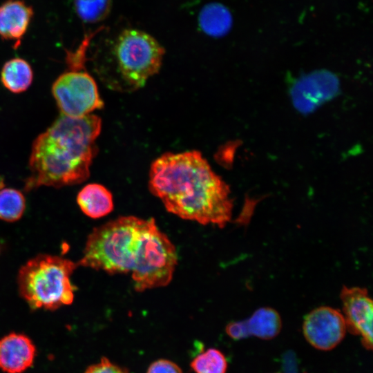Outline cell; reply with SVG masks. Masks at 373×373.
Masks as SVG:
<instances>
[{"instance_id":"1","label":"cell","mask_w":373,"mask_h":373,"mask_svg":"<svg viewBox=\"0 0 373 373\" xmlns=\"http://www.w3.org/2000/svg\"><path fill=\"white\" fill-rule=\"evenodd\" d=\"M149 188L167 211L182 219L222 228L231 218L229 186L200 151L158 157L150 168Z\"/></svg>"},{"instance_id":"2","label":"cell","mask_w":373,"mask_h":373,"mask_svg":"<svg viewBox=\"0 0 373 373\" xmlns=\"http://www.w3.org/2000/svg\"><path fill=\"white\" fill-rule=\"evenodd\" d=\"M101 128L97 115L73 118L61 114L32 143L24 191L44 186L60 188L86 180L97 153L95 140Z\"/></svg>"},{"instance_id":"3","label":"cell","mask_w":373,"mask_h":373,"mask_svg":"<svg viewBox=\"0 0 373 373\" xmlns=\"http://www.w3.org/2000/svg\"><path fill=\"white\" fill-rule=\"evenodd\" d=\"M149 221L121 216L95 227L87 237L78 267L111 274L131 272Z\"/></svg>"},{"instance_id":"4","label":"cell","mask_w":373,"mask_h":373,"mask_svg":"<svg viewBox=\"0 0 373 373\" xmlns=\"http://www.w3.org/2000/svg\"><path fill=\"white\" fill-rule=\"evenodd\" d=\"M77 262L59 256L39 254L28 260L18 272L17 285L21 297L33 310H55L70 305L75 287L71 276Z\"/></svg>"},{"instance_id":"5","label":"cell","mask_w":373,"mask_h":373,"mask_svg":"<svg viewBox=\"0 0 373 373\" xmlns=\"http://www.w3.org/2000/svg\"><path fill=\"white\" fill-rule=\"evenodd\" d=\"M164 55V48L149 33L124 30L113 46L115 86L128 90L143 87L160 70Z\"/></svg>"},{"instance_id":"6","label":"cell","mask_w":373,"mask_h":373,"mask_svg":"<svg viewBox=\"0 0 373 373\" xmlns=\"http://www.w3.org/2000/svg\"><path fill=\"white\" fill-rule=\"evenodd\" d=\"M91 38L86 35L75 51L66 52L68 68L52 86L61 114L69 117H84L104 106L95 79L84 69L86 51Z\"/></svg>"},{"instance_id":"7","label":"cell","mask_w":373,"mask_h":373,"mask_svg":"<svg viewBox=\"0 0 373 373\" xmlns=\"http://www.w3.org/2000/svg\"><path fill=\"white\" fill-rule=\"evenodd\" d=\"M178 263L174 245L151 218L142 237L139 253L131 271L137 291L168 285Z\"/></svg>"},{"instance_id":"8","label":"cell","mask_w":373,"mask_h":373,"mask_svg":"<svg viewBox=\"0 0 373 373\" xmlns=\"http://www.w3.org/2000/svg\"><path fill=\"white\" fill-rule=\"evenodd\" d=\"M347 331L343 314L338 309L322 306L310 312L305 318L303 332L314 347L327 351L336 347Z\"/></svg>"},{"instance_id":"9","label":"cell","mask_w":373,"mask_h":373,"mask_svg":"<svg viewBox=\"0 0 373 373\" xmlns=\"http://www.w3.org/2000/svg\"><path fill=\"white\" fill-rule=\"evenodd\" d=\"M346 329L360 336L363 346L372 350V300L365 288L343 286L340 294Z\"/></svg>"},{"instance_id":"10","label":"cell","mask_w":373,"mask_h":373,"mask_svg":"<svg viewBox=\"0 0 373 373\" xmlns=\"http://www.w3.org/2000/svg\"><path fill=\"white\" fill-rule=\"evenodd\" d=\"M36 352L28 336L10 333L0 339V369L6 373H23L32 365Z\"/></svg>"},{"instance_id":"11","label":"cell","mask_w":373,"mask_h":373,"mask_svg":"<svg viewBox=\"0 0 373 373\" xmlns=\"http://www.w3.org/2000/svg\"><path fill=\"white\" fill-rule=\"evenodd\" d=\"M34 15L32 8L22 0H7L0 5V37L20 45Z\"/></svg>"},{"instance_id":"12","label":"cell","mask_w":373,"mask_h":373,"mask_svg":"<svg viewBox=\"0 0 373 373\" xmlns=\"http://www.w3.org/2000/svg\"><path fill=\"white\" fill-rule=\"evenodd\" d=\"M77 203L88 217L98 219L109 214L114 208L113 195L104 186L90 183L77 193Z\"/></svg>"},{"instance_id":"13","label":"cell","mask_w":373,"mask_h":373,"mask_svg":"<svg viewBox=\"0 0 373 373\" xmlns=\"http://www.w3.org/2000/svg\"><path fill=\"white\" fill-rule=\"evenodd\" d=\"M33 79L32 69L29 63L22 58H13L6 61L1 72L3 86L14 93L26 91Z\"/></svg>"},{"instance_id":"14","label":"cell","mask_w":373,"mask_h":373,"mask_svg":"<svg viewBox=\"0 0 373 373\" xmlns=\"http://www.w3.org/2000/svg\"><path fill=\"white\" fill-rule=\"evenodd\" d=\"M198 22L204 33L212 37H220L225 35L230 29L232 17L229 10L223 5L211 3L202 8Z\"/></svg>"},{"instance_id":"15","label":"cell","mask_w":373,"mask_h":373,"mask_svg":"<svg viewBox=\"0 0 373 373\" xmlns=\"http://www.w3.org/2000/svg\"><path fill=\"white\" fill-rule=\"evenodd\" d=\"M245 321L249 336L264 340L274 338L282 328L279 314L271 307L259 308L249 319Z\"/></svg>"},{"instance_id":"16","label":"cell","mask_w":373,"mask_h":373,"mask_svg":"<svg viewBox=\"0 0 373 373\" xmlns=\"http://www.w3.org/2000/svg\"><path fill=\"white\" fill-rule=\"evenodd\" d=\"M26 209L23 193L14 188H0V220L8 222L19 220Z\"/></svg>"},{"instance_id":"17","label":"cell","mask_w":373,"mask_h":373,"mask_svg":"<svg viewBox=\"0 0 373 373\" xmlns=\"http://www.w3.org/2000/svg\"><path fill=\"white\" fill-rule=\"evenodd\" d=\"M190 366L195 373H226L227 361L222 352L209 348L194 357Z\"/></svg>"},{"instance_id":"18","label":"cell","mask_w":373,"mask_h":373,"mask_svg":"<svg viewBox=\"0 0 373 373\" xmlns=\"http://www.w3.org/2000/svg\"><path fill=\"white\" fill-rule=\"evenodd\" d=\"M112 8V0H74L79 18L86 23H98L105 19Z\"/></svg>"},{"instance_id":"19","label":"cell","mask_w":373,"mask_h":373,"mask_svg":"<svg viewBox=\"0 0 373 373\" xmlns=\"http://www.w3.org/2000/svg\"><path fill=\"white\" fill-rule=\"evenodd\" d=\"M84 373H129L128 370L111 361L106 357H102L99 362L90 365Z\"/></svg>"},{"instance_id":"20","label":"cell","mask_w":373,"mask_h":373,"mask_svg":"<svg viewBox=\"0 0 373 373\" xmlns=\"http://www.w3.org/2000/svg\"><path fill=\"white\" fill-rule=\"evenodd\" d=\"M146 373H183V372L175 363L160 358L150 364Z\"/></svg>"},{"instance_id":"21","label":"cell","mask_w":373,"mask_h":373,"mask_svg":"<svg viewBox=\"0 0 373 373\" xmlns=\"http://www.w3.org/2000/svg\"><path fill=\"white\" fill-rule=\"evenodd\" d=\"M225 332L234 340H240L249 336L245 321L229 323L225 327Z\"/></svg>"},{"instance_id":"22","label":"cell","mask_w":373,"mask_h":373,"mask_svg":"<svg viewBox=\"0 0 373 373\" xmlns=\"http://www.w3.org/2000/svg\"><path fill=\"white\" fill-rule=\"evenodd\" d=\"M3 245L2 243L0 242V254L3 251Z\"/></svg>"}]
</instances>
